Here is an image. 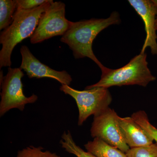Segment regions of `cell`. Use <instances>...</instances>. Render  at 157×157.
<instances>
[{"instance_id": "5", "label": "cell", "mask_w": 157, "mask_h": 157, "mask_svg": "<svg viewBox=\"0 0 157 157\" xmlns=\"http://www.w3.org/2000/svg\"><path fill=\"white\" fill-rule=\"evenodd\" d=\"M24 73L20 68L9 67L8 73L1 83L0 116L12 109H17L23 111L27 104H33L38 99L36 95L33 94L26 97L24 94L23 85L21 78Z\"/></svg>"}, {"instance_id": "1", "label": "cell", "mask_w": 157, "mask_h": 157, "mask_svg": "<svg viewBox=\"0 0 157 157\" xmlns=\"http://www.w3.org/2000/svg\"><path fill=\"white\" fill-rule=\"evenodd\" d=\"M121 23L117 12H112L107 18H92L71 22L70 28L62 36L61 42L69 46L76 59L87 57L100 67L101 71L106 67L102 64L94 53L93 42L101 31L109 26Z\"/></svg>"}, {"instance_id": "3", "label": "cell", "mask_w": 157, "mask_h": 157, "mask_svg": "<svg viewBox=\"0 0 157 157\" xmlns=\"http://www.w3.org/2000/svg\"><path fill=\"white\" fill-rule=\"evenodd\" d=\"M147 56L146 53H140L122 67L114 70L105 68L102 71L100 80L95 84L88 86L85 89L133 85L146 87L150 82L156 79L148 67Z\"/></svg>"}, {"instance_id": "13", "label": "cell", "mask_w": 157, "mask_h": 157, "mask_svg": "<svg viewBox=\"0 0 157 157\" xmlns=\"http://www.w3.org/2000/svg\"><path fill=\"white\" fill-rule=\"evenodd\" d=\"M59 143L62 148L66 151L76 157H97L89 152L85 151L78 146L73 140L70 131L63 132Z\"/></svg>"}, {"instance_id": "11", "label": "cell", "mask_w": 157, "mask_h": 157, "mask_svg": "<svg viewBox=\"0 0 157 157\" xmlns=\"http://www.w3.org/2000/svg\"><path fill=\"white\" fill-rule=\"evenodd\" d=\"M84 147L86 151L97 157H127L120 150L97 137L86 144Z\"/></svg>"}, {"instance_id": "9", "label": "cell", "mask_w": 157, "mask_h": 157, "mask_svg": "<svg viewBox=\"0 0 157 157\" xmlns=\"http://www.w3.org/2000/svg\"><path fill=\"white\" fill-rule=\"evenodd\" d=\"M129 3L144 22L146 36L140 53H145L150 47L152 55H157V36L155 28L157 9L152 1L129 0Z\"/></svg>"}, {"instance_id": "19", "label": "cell", "mask_w": 157, "mask_h": 157, "mask_svg": "<svg viewBox=\"0 0 157 157\" xmlns=\"http://www.w3.org/2000/svg\"><path fill=\"white\" fill-rule=\"evenodd\" d=\"M155 28L156 30H157V17L156 19L155 25Z\"/></svg>"}, {"instance_id": "8", "label": "cell", "mask_w": 157, "mask_h": 157, "mask_svg": "<svg viewBox=\"0 0 157 157\" xmlns=\"http://www.w3.org/2000/svg\"><path fill=\"white\" fill-rule=\"evenodd\" d=\"M22 57L20 68L27 73L29 78H49L56 79L62 85L70 86L73 81L72 77L67 71H56L41 63L26 45L20 48Z\"/></svg>"}, {"instance_id": "6", "label": "cell", "mask_w": 157, "mask_h": 157, "mask_svg": "<svg viewBox=\"0 0 157 157\" xmlns=\"http://www.w3.org/2000/svg\"><path fill=\"white\" fill-rule=\"evenodd\" d=\"M71 22L66 17L64 3L52 2L41 15L36 28L30 38L31 43L37 44L53 37L63 36Z\"/></svg>"}, {"instance_id": "7", "label": "cell", "mask_w": 157, "mask_h": 157, "mask_svg": "<svg viewBox=\"0 0 157 157\" xmlns=\"http://www.w3.org/2000/svg\"><path fill=\"white\" fill-rule=\"evenodd\" d=\"M118 117L116 112L109 107L94 116L91 135L93 138H100L126 153L130 148L121 132Z\"/></svg>"}, {"instance_id": "12", "label": "cell", "mask_w": 157, "mask_h": 157, "mask_svg": "<svg viewBox=\"0 0 157 157\" xmlns=\"http://www.w3.org/2000/svg\"><path fill=\"white\" fill-rule=\"evenodd\" d=\"M17 10L16 0L0 1V30L7 28L13 21L14 14Z\"/></svg>"}, {"instance_id": "10", "label": "cell", "mask_w": 157, "mask_h": 157, "mask_svg": "<svg viewBox=\"0 0 157 157\" xmlns=\"http://www.w3.org/2000/svg\"><path fill=\"white\" fill-rule=\"evenodd\" d=\"M118 121L124 139L130 148L153 144L152 137L132 117L119 116Z\"/></svg>"}, {"instance_id": "18", "label": "cell", "mask_w": 157, "mask_h": 157, "mask_svg": "<svg viewBox=\"0 0 157 157\" xmlns=\"http://www.w3.org/2000/svg\"><path fill=\"white\" fill-rule=\"evenodd\" d=\"M152 2L154 4L155 6H156L157 9V0H151Z\"/></svg>"}, {"instance_id": "4", "label": "cell", "mask_w": 157, "mask_h": 157, "mask_svg": "<svg viewBox=\"0 0 157 157\" xmlns=\"http://www.w3.org/2000/svg\"><path fill=\"white\" fill-rule=\"evenodd\" d=\"M60 90L76 101L78 110V126L82 125L90 116L97 115L109 107L112 101L111 94L106 88L94 87L78 90L70 86L62 85Z\"/></svg>"}, {"instance_id": "15", "label": "cell", "mask_w": 157, "mask_h": 157, "mask_svg": "<svg viewBox=\"0 0 157 157\" xmlns=\"http://www.w3.org/2000/svg\"><path fill=\"white\" fill-rule=\"evenodd\" d=\"M43 149L41 146L36 147L31 145L19 150L16 157H60L56 153L43 151Z\"/></svg>"}, {"instance_id": "17", "label": "cell", "mask_w": 157, "mask_h": 157, "mask_svg": "<svg viewBox=\"0 0 157 157\" xmlns=\"http://www.w3.org/2000/svg\"><path fill=\"white\" fill-rule=\"evenodd\" d=\"M49 0H16L17 10H28L36 8Z\"/></svg>"}, {"instance_id": "2", "label": "cell", "mask_w": 157, "mask_h": 157, "mask_svg": "<svg viewBox=\"0 0 157 157\" xmlns=\"http://www.w3.org/2000/svg\"><path fill=\"white\" fill-rule=\"evenodd\" d=\"M52 0L35 9L16 10L11 25L0 34V68L10 67L11 56L14 47L27 38H30L36 28L41 15L48 8Z\"/></svg>"}, {"instance_id": "16", "label": "cell", "mask_w": 157, "mask_h": 157, "mask_svg": "<svg viewBox=\"0 0 157 157\" xmlns=\"http://www.w3.org/2000/svg\"><path fill=\"white\" fill-rule=\"evenodd\" d=\"M126 154L127 157H157V143L130 148Z\"/></svg>"}, {"instance_id": "14", "label": "cell", "mask_w": 157, "mask_h": 157, "mask_svg": "<svg viewBox=\"0 0 157 157\" xmlns=\"http://www.w3.org/2000/svg\"><path fill=\"white\" fill-rule=\"evenodd\" d=\"M132 117L157 143V129L150 122L146 113L143 110H140L133 113Z\"/></svg>"}]
</instances>
